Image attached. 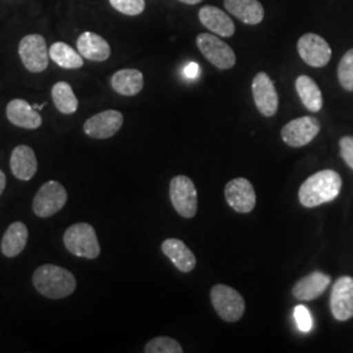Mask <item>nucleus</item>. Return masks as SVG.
Segmentation results:
<instances>
[{
    "label": "nucleus",
    "instance_id": "nucleus-32",
    "mask_svg": "<svg viewBox=\"0 0 353 353\" xmlns=\"http://www.w3.org/2000/svg\"><path fill=\"white\" fill-rule=\"evenodd\" d=\"M201 74V67L199 64L195 62H190L185 68H183V75L186 76L188 79H196Z\"/></svg>",
    "mask_w": 353,
    "mask_h": 353
},
{
    "label": "nucleus",
    "instance_id": "nucleus-15",
    "mask_svg": "<svg viewBox=\"0 0 353 353\" xmlns=\"http://www.w3.org/2000/svg\"><path fill=\"white\" fill-rule=\"evenodd\" d=\"M330 283H331V278L327 274L316 271L309 274L305 278L300 279L294 284L292 293L294 299L299 301H313L325 293Z\"/></svg>",
    "mask_w": 353,
    "mask_h": 353
},
{
    "label": "nucleus",
    "instance_id": "nucleus-2",
    "mask_svg": "<svg viewBox=\"0 0 353 353\" xmlns=\"http://www.w3.org/2000/svg\"><path fill=\"white\" fill-rule=\"evenodd\" d=\"M33 285L39 294L51 300H61L71 296L76 290V279L63 267L43 265L33 274Z\"/></svg>",
    "mask_w": 353,
    "mask_h": 353
},
{
    "label": "nucleus",
    "instance_id": "nucleus-27",
    "mask_svg": "<svg viewBox=\"0 0 353 353\" xmlns=\"http://www.w3.org/2000/svg\"><path fill=\"white\" fill-rule=\"evenodd\" d=\"M145 353H182L183 348L178 341L169 336H157L148 341L144 347Z\"/></svg>",
    "mask_w": 353,
    "mask_h": 353
},
{
    "label": "nucleus",
    "instance_id": "nucleus-8",
    "mask_svg": "<svg viewBox=\"0 0 353 353\" xmlns=\"http://www.w3.org/2000/svg\"><path fill=\"white\" fill-rule=\"evenodd\" d=\"M196 45L204 58L220 70H229L236 64V54L219 37L211 33H202L196 37Z\"/></svg>",
    "mask_w": 353,
    "mask_h": 353
},
{
    "label": "nucleus",
    "instance_id": "nucleus-33",
    "mask_svg": "<svg viewBox=\"0 0 353 353\" xmlns=\"http://www.w3.org/2000/svg\"><path fill=\"white\" fill-rule=\"evenodd\" d=\"M6 185H7V176L0 170V195L3 194V191L6 189Z\"/></svg>",
    "mask_w": 353,
    "mask_h": 353
},
{
    "label": "nucleus",
    "instance_id": "nucleus-30",
    "mask_svg": "<svg viewBox=\"0 0 353 353\" xmlns=\"http://www.w3.org/2000/svg\"><path fill=\"white\" fill-rule=\"evenodd\" d=\"M294 319L297 323V327L303 332H309L313 328V319L310 312L303 306V305H297L294 307Z\"/></svg>",
    "mask_w": 353,
    "mask_h": 353
},
{
    "label": "nucleus",
    "instance_id": "nucleus-20",
    "mask_svg": "<svg viewBox=\"0 0 353 353\" xmlns=\"http://www.w3.org/2000/svg\"><path fill=\"white\" fill-rule=\"evenodd\" d=\"M161 250L181 272H191L196 265L194 252L190 250L183 241L168 239L163 242Z\"/></svg>",
    "mask_w": 353,
    "mask_h": 353
},
{
    "label": "nucleus",
    "instance_id": "nucleus-26",
    "mask_svg": "<svg viewBox=\"0 0 353 353\" xmlns=\"http://www.w3.org/2000/svg\"><path fill=\"white\" fill-rule=\"evenodd\" d=\"M51 97L57 109L65 115L75 113L79 108V101L76 99L72 87L65 81H59L52 87Z\"/></svg>",
    "mask_w": 353,
    "mask_h": 353
},
{
    "label": "nucleus",
    "instance_id": "nucleus-3",
    "mask_svg": "<svg viewBox=\"0 0 353 353\" xmlns=\"http://www.w3.org/2000/svg\"><path fill=\"white\" fill-rule=\"evenodd\" d=\"M65 249L75 256L96 259L101 252V246L96 230L88 223H77L64 232Z\"/></svg>",
    "mask_w": 353,
    "mask_h": 353
},
{
    "label": "nucleus",
    "instance_id": "nucleus-24",
    "mask_svg": "<svg viewBox=\"0 0 353 353\" xmlns=\"http://www.w3.org/2000/svg\"><path fill=\"white\" fill-rule=\"evenodd\" d=\"M296 89L305 108L313 113H318L323 106V97L316 81L309 76H299L296 80Z\"/></svg>",
    "mask_w": 353,
    "mask_h": 353
},
{
    "label": "nucleus",
    "instance_id": "nucleus-23",
    "mask_svg": "<svg viewBox=\"0 0 353 353\" xmlns=\"http://www.w3.org/2000/svg\"><path fill=\"white\" fill-rule=\"evenodd\" d=\"M112 87L117 93L131 97L141 92L144 87V77L139 70H119L112 76Z\"/></svg>",
    "mask_w": 353,
    "mask_h": 353
},
{
    "label": "nucleus",
    "instance_id": "nucleus-5",
    "mask_svg": "<svg viewBox=\"0 0 353 353\" xmlns=\"http://www.w3.org/2000/svg\"><path fill=\"white\" fill-rule=\"evenodd\" d=\"M170 201L178 214L185 219H192L198 211V191L189 176H176L169 186Z\"/></svg>",
    "mask_w": 353,
    "mask_h": 353
},
{
    "label": "nucleus",
    "instance_id": "nucleus-29",
    "mask_svg": "<svg viewBox=\"0 0 353 353\" xmlns=\"http://www.w3.org/2000/svg\"><path fill=\"white\" fill-rule=\"evenodd\" d=\"M114 10L128 16H138L145 10L144 0H109Z\"/></svg>",
    "mask_w": 353,
    "mask_h": 353
},
{
    "label": "nucleus",
    "instance_id": "nucleus-9",
    "mask_svg": "<svg viewBox=\"0 0 353 353\" xmlns=\"http://www.w3.org/2000/svg\"><path fill=\"white\" fill-rule=\"evenodd\" d=\"M321 125L313 117H301L290 121L281 128V138L293 148L307 145L319 134Z\"/></svg>",
    "mask_w": 353,
    "mask_h": 353
},
{
    "label": "nucleus",
    "instance_id": "nucleus-17",
    "mask_svg": "<svg viewBox=\"0 0 353 353\" xmlns=\"http://www.w3.org/2000/svg\"><path fill=\"white\" fill-rule=\"evenodd\" d=\"M76 45L80 55L93 62H105L112 54L108 41L93 32H84L77 38Z\"/></svg>",
    "mask_w": 353,
    "mask_h": 353
},
{
    "label": "nucleus",
    "instance_id": "nucleus-13",
    "mask_svg": "<svg viewBox=\"0 0 353 353\" xmlns=\"http://www.w3.org/2000/svg\"><path fill=\"white\" fill-rule=\"evenodd\" d=\"M225 199L228 204L240 214L252 212L256 203L255 191L250 181L246 178H234L225 186Z\"/></svg>",
    "mask_w": 353,
    "mask_h": 353
},
{
    "label": "nucleus",
    "instance_id": "nucleus-34",
    "mask_svg": "<svg viewBox=\"0 0 353 353\" xmlns=\"http://www.w3.org/2000/svg\"><path fill=\"white\" fill-rule=\"evenodd\" d=\"M179 1H182V3H185V4H198V3H201L202 0H179Z\"/></svg>",
    "mask_w": 353,
    "mask_h": 353
},
{
    "label": "nucleus",
    "instance_id": "nucleus-6",
    "mask_svg": "<svg viewBox=\"0 0 353 353\" xmlns=\"http://www.w3.org/2000/svg\"><path fill=\"white\" fill-rule=\"evenodd\" d=\"M19 55L26 70L33 74L43 72L49 65L46 39L41 34H28L19 43Z\"/></svg>",
    "mask_w": 353,
    "mask_h": 353
},
{
    "label": "nucleus",
    "instance_id": "nucleus-28",
    "mask_svg": "<svg viewBox=\"0 0 353 353\" xmlns=\"http://www.w3.org/2000/svg\"><path fill=\"white\" fill-rule=\"evenodd\" d=\"M338 77L343 88L353 92V49L343 55L338 67Z\"/></svg>",
    "mask_w": 353,
    "mask_h": 353
},
{
    "label": "nucleus",
    "instance_id": "nucleus-22",
    "mask_svg": "<svg viewBox=\"0 0 353 353\" xmlns=\"http://www.w3.org/2000/svg\"><path fill=\"white\" fill-rule=\"evenodd\" d=\"M28 237H29V232L24 223L21 221L12 223L10 227L7 228L1 239L0 249L3 255L7 258H14L19 254H21L26 249Z\"/></svg>",
    "mask_w": 353,
    "mask_h": 353
},
{
    "label": "nucleus",
    "instance_id": "nucleus-7",
    "mask_svg": "<svg viewBox=\"0 0 353 353\" xmlns=\"http://www.w3.org/2000/svg\"><path fill=\"white\" fill-rule=\"evenodd\" d=\"M67 191L57 181H49L38 190L33 199V212L38 217L46 219L59 212L67 203Z\"/></svg>",
    "mask_w": 353,
    "mask_h": 353
},
{
    "label": "nucleus",
    "instance_id": "nucleus-16",
    "mask_svg": "<svg viewBox=\"0 0 353 353\" xmlns=\"http://www.w3.org/2000/svg\"><path fill=\"white\" fill-rule=\"evenodd\" d=\"M7 118L14 126L36 130L42 125V118L37 110L26 100L16 99L7 105Z\"/></svg>",
    "mask_w": 353,
    "mask_h": 353
},
{
    "label": "nucleus",
    "instance_id": "nucleus-10",
    "mask_svg": "<svg viewBox=\"0 0 353 353\" xmlns=\"http://www.w3.org/2000/svg\"><path fill=\"white\" fill-rule=\"evenodd\" d=\"M297 50L305 63L316 68L325 67L332 55L327 41L316 33L303 34L297 42Z\"/></svg>",
    "mask_w": 353,
    "mask_h": 353
},
{
    "label": "nucleus",
    "instance_id": "nucleus-4",
    "mask_svg": "<svg viewBox=\"0 0 353 353\" xmlns=\"http://www.w3.org/2000/svg\"><path fill=\"white\" fill-rule=\"evenodd\" d=\"M211 301L216 313L225 322H237L245 313V300L240 292L225 284H216L211 290Z\"/></svg>",
    "mask_w": 353,
    "mask_h": 353
},
{
    "label": "nucleus",
    "instance_id": "nucleus-18",
    "mask_svg": "<svg viewBox=\"0 0 353 353\" xmlns=\"http://www.w3.org/2000/svg\"><path fill=\"white\" fill-rule=\"evenodd\" d=\"M10 166L13 176L20 181H30L36 176L38 169L37 157L28 145H17L12 151Z\"/></svg>",
    "mask_w": 353,
    "mask_h": 353
},
{
    "label": "nucleus",
    "instance_id": "nucleus-31",
    "mask_svg": "<svg viewBox=\"0 0 353 353\" xmlns=\"http://www.w3.org/2000/svg\"><path fill=\"white\" fill-rule=\"evenodd\" d=\"M341 154L345 164L353 170V137H344L341 139Z\"/></svg>",
    "mask_w": 353,
    "mask_h": 353
},
{
    "label": "nucleus",
    "instance_id": "nucleus-1",
    "mask_svg": "<svg viewBox=\"0 0 353 353\" xmlns=\"http://www.w3.org/2000/svg\"><path fill=\"white\" fill-rule=\"evenodd\" d=\"M341 190V176L335 170H321L309 176L300 188L299 199L303 207L313 208L332 202Z\"/></svg>",
    "mask_w": 353,
    "mask_h": 353
},
{
    "label": "nucleus",
    "instance_id": "nucleus-25",
    "mask_svg": "<svg viewBox=\"0 0 353 353\" xmlns=\"http://www.w3.org/2000/svg\"><path fill=\"white\" fill-rule=\"evenodd\" d=\"M51 61L65 70H76L84 65L83 57L79 51H75L70 45L64 42H55L49 50Z\"/></svg>",
    "mask_w": 353,
    "mask_h": 353
},
{
    "label": "nucleus",
    "instance_id": "nucleus-21",
    "mask_svg": "<svg viewBox=\"0 0 353 353\" xmlns=\"http://www.w3.org/2000/svg\"><path fill=\"white\" fill-rule=\"evenodd\" d=\"M227 11L249 26L259 24L265 17V10L258 0H224Z\"/></svg>",
    "mask_w": 353,
    "mask_h": 353
},
{
    "label": "nucleus",
    "instance_id": "nucleus-19",
    "mask_svg": "<svg viewBox=\"0 0 353 353\" xmlns=\"http://www.w3.org/2000/svg\"><path fill=\"white\" fill-rule=\"evenodd\" d=\"M199 20L208 30L221 37H232L236 26L227 13L214 6H205L199 11Z\"/></svg>",
    "mask_w": 353,
    "mask_h": 353
},
{
    "label": "nucleus",
    "instance_id": "nucleus-12",
    "mask_svg": "<svg viewBox=\"0 0 353 353\" xmlns=\"http://www.w3.org/2000/svg\"><path fill=\"white\" fill-rule=\"evenodd\" d=\"M123 125V114L118 110H105L90 117L84 123V132L93 139H109Z\"/></svg>",
    "mask_w": 353,
    "mask_h": 353
},
{
    "label": "nucleus",
    "instance_id": "nucleus-11",
    "mask_svg": "<svg viewBox=\"0 0 353 353\" xmlns=\"http://www.w3.org/2000/svg\"><path fill=\"white\" fill-rule=\"evenodd\" d=\"M252 90L259 113L265 117H274L278 113V93L270 76L265 72L256 74L252 80Z\"/></svg>",
    "mask_w": 353,
    "mask_h": 353
},
{
    "label": "nucleus",
    "instance_id": "nucleus-14",
    "mask_svg": "<svg viewBox=\"0 0 353 353\" xmlns=\"http://www.w3.org/2000/svg\"><path fill=\"white\" fill-rule=\"evenodd\" d=\"M330 306L338 321H348L353 316V278L341 276L332 287Z\"/></svg>",
    "mask_w": 353,
    "mask_h": 353
}]
</instances>
